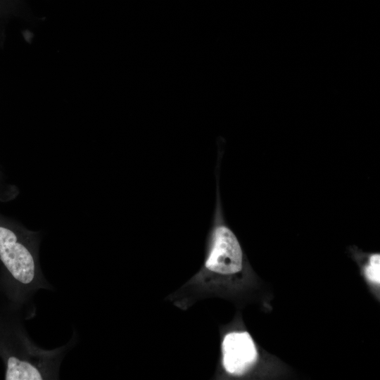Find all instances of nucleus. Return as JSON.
Segmentation results:
<instances>
[{"label":"nucleus","mask_w":380,"mask_h":380,"mask_svg":"<svg viewBox=\"0 0 380 380\" xmlns=\"http://www.w3.org/2000/svg\"><path fill=\"white\" fill-rule=\"evenodd\" d=\"M39 243L38 232L0 213V296L21 312L39 289L51 287L40 267Z\"/></svg>","instance_id":"obj_1"},{"label":"nucleus","mask_w":380,"mask_h":380,"mask_svg":"<svg viewBox=\"0 0 380 380\" xmlns=\"http://www.w3.org/2000/svg\"><path fill=\"white\" fill-rule=\"evenodd\" d=\"M222 352L224 369L234 375L245 373L258 359L255 343L246 331L226 334L222 343Z\"/></svg>","instance_id":"obj_4"},{"label":"nucleus","mask_w":380,"mask_h":380,"mask_svg":"<svg viewBox=\"0 0 380 380\" xmlns=\"http://www.w3.org/2000/svg\"><path fill=\"white\" fill-rule=\"evenodd\" d=\"M367 277L376 284L380 283V254L374 253L370 256L369 264L366 267Z\"/></svg>","instance_id":"obj_5"},{"label":"nucleus","mask_w":380,"mask_h":380,"mask_svg":"<svg viewBox=\"0 0 380 380\" xmlns=\"http://www.w3.org/2000/svg\"><path fill=\"white\" fill-rule=\"evenodd\" d=\"M20 5V0H0V20L17 15Z\"/></svg>","instance_id":"obj_6"},{"label":"nucleus","mask_w":380,"mask_h":380,"mask_svg":"<svg viewBox=\"0 0 380 380\" xmlns=\"http://www.w3.org/2000/svg\"><path fill=\"white\" fill-rule=\"evenodd\" d=\"M22 312L4 303L0 305V358L7 380L57 379L65 354L76 337L59 348L39 347L30 338L22 322Z\"/></svg>","instance_id":"obj_2"},{"label":"nucleus","mask_w":380,"mask_h":380,"mask_svg":"<svg viewBox=\"0 0 380 380\" xmlns=\"http://www.w3.org/2000/svg\"><path fill=\"white\" fill-rule=\"evenodd\" d=\"M242 266L243 252L236 235L225 224L216 225L205 262V268L217 274L229 275L239 272Z\"/></svg>","instance_id":"obj_3"}]
</instances>
